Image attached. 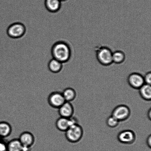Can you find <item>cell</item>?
Returning <instances> with one entry per match:
<instances>
[{
	"label": "cell",
	"mask_w": 151,
	"mask_h": 151,
	"mask_svg": "<svg viewBox=\"0 0 151 151\" xmlns=\"http://www.w3.org/2000/svg\"><path fill=\"white\" fill-rule=\"evenodd\" d=\"M131 115V110L129 107L124 104L118 105L112 110L111 115L119 122L127 121Z\"/></svg>",
	"instance_id": "obj_4"
},
{
	"label": "cell",
	"mask_w": 151,
	"mask_h": 151,
	"mask_svg": "<svg viewBox=\"0 0 151 151\" xmlns=\"http://www.w3.org/2000/svg\"><path fill=\"white\" fill-rule=\"evenodd\" d=\"M127 82L132 88L137 90H139L145 84L143 76L137 72L132 73L128 76Z\"/></svg>",
	"instance_id": "obj_8"
},
{
	"label": "cell",
	"mask_w": 151,
	"mask_h": 151,
	"mask_svg": "<svg viewBox=\"0 0 151 151\" xmlns=\"http://www.w3.org/2000/svg\"><path fill=\"white\" fill-rule=\"evenodd\" d=\"M95 52L98 61L102 65L109 66L113 63V52L109 47L102 46L96 47Z\"/></svg>",
	"instance_id": "obj_2"
},
{
	"label": "cell",
	"mask_w": 151,
	"mask_h": 151,
	"mask_svg": "<svg viewBox=\"0 0 151 151\" xmlns=\"http://www.w3.org/2000/svg\"><path fill=\"white\" fill-rule=\"evenodd\" d=\"M48 102L51 107L58 109L66 102V101L62 92L56 91L50 93L48 98Z\"/></svg>",
	"instance_id": "obj_6"
},
{
	"label": "cell",
	"mask_w": 151,
	"mask_h": 151,
	"mask_svg": "<svg viewBox=\"0 0 151 151\" xmlns=\"http://www.w3.org/2000/svg\"><path fill=\"white\" fill-rule=\"evenodd\" d=\"M12 129L8 122H0V137L1 139L6 138L11 134Z\"/></svg>",
	"instance_id": "obj_14"
},
{
	"label": "cell",
	"mask_w": 151,
	"mask_h": 151,
	"mask_svg": "<svg viewBox=\"0 0 151 151\" xmlns=\"http://www.w3.org/2000/svg\"><path fill=\"white\" fill-rule=\"evenodd\" d=\"M62 93L66 101L70 103L75 100L77 96L76 91L72 87L65 88Z\"/></svg>",
	"instance_id": "obj_17"
},
{
	"label": "cell",
	"mask_w": 151,
	"mask_h": 151,
	"mask_svg": "<svg viewBox=\"0 0 151 151\" xmlns=\"http://www.w3.org/2000/svg\"><path fill=\"white\" fill-rule=\"evenodd\" d=\"M7 148L8 151H23V146L18 138H16L7 142Z\"/></svg>",
	"instance_id": "obj_16"
},
{
	"label": "cell",
	"mask_w": 151,
	"mask_h": 151,
	"mask_svg": "<svg viewBox=\"0 0 151 151\" xmlns=\"http://www.w3.org/2000/svg\"><path fill=\"white\" fill-rule=\"evenodd\" d=\"M126 56L125 53L121 51H116L112 54V62L117 64L122 63L125 60Z\"/></svg>",
	"instance_id": "obj_18"
},
{
	"label": "cell",
	"mask_w": 151,
	"mask_h": 151,
	"mask_svg": "<svg viewBox=\"0 0 151 151\" xmlns=\"http://www.w3.org/2000/svg\"><path fill=\"white\" fill-rule=\"evenodd\" d=\"M147 116L148 119L150 121L151 119V109H149L147 113Z\"/></svg>",
	"instance_id": "obj_23"
},
{
	"label": "cell",
	"mask_w": 151,
	"mask_h": 151,
	"mask_svg": "<svg viewBox=\"0 0 151 151\" xmlns=\"http://www.w3.org/2000/svg\"><path fill=\"white\" fill-rule=\"evenodd\" d=\"M119 122L113 116L111 115L106 119V124L109 128H116L119 125Z\"/></svg>",
	"instance_id": "obj_19"
},
{
	"label": "cell",
	"mask_w": 151,
	"mask_h": 151,
	"mask_svg": "<svg viewBox=\"0 0 151 151\" xmlns=\"http://www.w3.org/2000/svg\"><path fill=\"white\" fill-rule=\"evenodd\" d=\"M118 141L122 144L131 145L135 142L137 137L135 133L131 130H124L118 133Z\"/></svg>",
	"instance_id": "obj_7"
},
{
	"label": "cell",
	"mask_w": 151,
	"mask_h": 151,
	"mask_svg": "<svg viewBox=\"0 0 151 151\" xmlns=\"http://www.w3.org/2000/svg\"><path fill=\"white\" fill-rule=\"evenodd\" d=\"M0 151H8L7 148V142L1 139L0 140Z\"/></svg>",
	"instance_id": "obj_21"
},
{
	"label": "cell",
	"mask_w": 151,
	"mask_h": 151,
	"mask_svg": "<svg viewBox=\"0 0 151 151\" xmlns=\"http://www.w3.org/2000/svg\"><path fill=\"white\" fill-rule=\"evenodd\" d=\"M146 144L149 148H151V135H149L146 139Z\"/></svg>",
	"instance_id": "obj_22"
},
{
	"label": "cell",
	"mask_w": 151,
	"mask_h": 151,
	"mask_svg": "<svg viewBox=\"0 0 151 151\" xmlns=\"http://www.w3.org/2000/svg\"><path fill=\"white\" fill-rule=\"evenodd\" d=\"M60 1H61V2H64V1H67L68 0H60Z\"/></svg>",
	"instance_id": "obj_24"
},
{
	"label": "cell",
	"mask_w": 151,
	"mask_h": 151,
	"mask_svg": "<svg viewBox=\"0 0 151 151\" xmlns=\"http://www.w3.org/2000/svg\"><path fill=\"white\" fill-rule=\"evenodd\" d=\"M26 32L24 25L19 23H14L9 27L7 34L10 38L17 39L22 37Z\"/></svg>",
	"instance_id": "obj_5"
},
{
	"label": "cell",
	"mask_w": 151,
	"mask_h": 151,
	"mask_svg": "<svg viewBox=\"0 0 151 151\" xmlns=\"http://www.w3.org/2000/svg\"><path fill=\"white\" fill-rule=\"evenodd\" d=\"M18 139L23 147L32 148L35 143V136L29 132H22L19 136Z\"/></svg>",
	"instance_id": "obj_9"
},
{
	"label": "cell",
	"mask_w": 151,
	"mask_h": 151,
	"mask_svg": "<svg viewBox=\"0 0 151 151\" xmlns=\"http://www.w3.org/2000/svg\"><path fill=\"white\" fill-rule=\"evenodd\" d=\"M139 94L142 99L146 101L151 100V85L145 84L139 89Z\"/></svg>",
	"instance_id": "obj_15"
},
{
	"label": "cell",
	"mask_w": 151,
	"mask_h": 151,
	"mask_svg": "<svg viewBox=\"0 0 151 151\" xmlns=\"http://www.w3.org/2000/svg\"><path fill=\"white\" fill-rule=\"evenodd\" d=\"M84 131L82 127L79 124L70 126L65 132V136L69 142L75 143L78 142L82 139Z\"/></svg>",
	"instance_id": "obj_3"
},
{
	"label": "cell",
	"mask_w": 151,
	"mask_h": 151,
	"mask_svg": "<svg viewBox=\"0 0 151 151\" xmlns=\"http://www.w3.org/2000/svg\"><path fill=\"white\" fill-rule=\"evenodd\" d=\"M55 125L59 131L65 132L71 126L69 118L60 117L56 121Z\"/></svg>",
	"instance_id": "obj_13"
},
{
	"label": "cell",
	"mask_w": 151,
	"mask_h": 151,
	"mask_svg": "<svg viewBox=\"0 0 151 151\" xmlns=\"http://www.w3.org/2000/svg\"><path fill=\"white\" fill-rule=\"evenodd\" d=\"M145 83L151 85V72H147L145 76H143Z\"/></svg>",
	"instance_id": "obj_20"
},
{
	"label": "cell",
	"mask_w": 151,
	"mask_h": 151,
	"mask_svg": "<svg viewBox=\"0 0 151 151\" xmlns=\"http://www.w3.org/2000/svg\"><path fill=\"white\" fill-rule=\"evenodd\" d=\"M1 137H0V140L1 139Z\"/></svg>",
	"instance_id": "obj_25"
},
{
	"label": "cell",
	"mask_w": 151,
	"mask_h": 151,
	"mask_svg": "<svg viewBox=\"0 0 151 151\" xmlns=\"http://www.w3.org/2000/svg\"><path fill=\"white\" fill-rule=\"evenodd\" d=\"M63 67V63L55 59L52 58L50 60L48 64L49 70L54 74L62 73Z\"/></svg>",
	"instance_id": "obj_12"
},
{
	"label": "cell",
	"mask_w": 151,
	"mask_h": 151,
	"mask_svg": "<svg viewBox=\"0 0 151 151\" xmlns=\"http://www.w3.org/2000/svg\"><path fill=\"white\" fill-rule=\"evenodd\" d=\"M62 2L60 0H45V5L48 11L57 12L61 8Z\"/></svg>",
	"instance_id": "obj_11"
},
{
	"label": "cell",
	"mask_w": 151,
	"mask_h": 151,
	"mask_svg": "<svg viewBox=\"0 0 151 151\" xmlns=\"http://www.w3.org/2000/svg\"><path fill=\"white\" fill-rule=\"evenodd\" d=\"M53 58L59 60L63 64L70 61L72 56L71 48L69 44L63 41L56 43L52 49Z\"/></svg>",
	"instance_id": "obj_1"
},
{
	"label": "cell",
	"mask_w": 151,
	"mask_h": 151,
	"mask_svg": "<svg viewBox=\"0 0 151 151\" xmlns=\"http://www.w3.org/2000/svg\"><path fill=\"white\" fill-rule=\"evenodd\" d=\"M58 109L59 115L62 117L69 118L74 113V108L70 102L66 101Z\"/></svg>",
	"instance_id": "obj_10"
}]
</instances>
